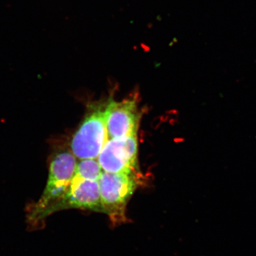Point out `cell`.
Returning a JSON list of instances; mask_svg holds the SVG:
<instances>
[{"label":"cell","instance_id":"obj_1","mask_svg":"<svg viewBox=\"0 0 256 256\" xmlns=\"http://www.w3.org/2000/svg\"><path fill=\"white\" fill-rule=\"evenodd\" d=\"M107 102L89 104L86 114L72 136L69 150L77 160L97 159L108 140L105 112Z\"/></svg>","mask_w":256,"mask_h":256},{"label":"cell","instance_id":"obj_2","mask_svg":"<svg viewBox=\"0 0 256 256\" xmlns=\"http://www.w3.org/2000/svg\"><path fill=\"white\" fill-rule=\"evenodd\" d=\"M78 160L68 149L60 150L52 156L48 180L40 200L28 206V222L33 224L38 215L65 193L75 175Z\"/></svg>","mask_w":256,"mask_h":256},{"label":"cell","instance_id":"obj_3","mask_svg":"<svg viewBox=\"0 0 256 256\" xmlns=\"http://www.w3.org/2000/svg\"><path fill=\"white\" fill-rule=\"evenodd\" d=\"M139 174H116L102 172L99 184L104 213L108 215L114 226L126 223L128 202L137 190Z\"/></svg>","mask_w":256,"mask_h":256},{"label":"cell","instance_id":"obj_4","mask_svg":"<svg viewBox=\"0 0 256 256\" xmlns=\"http://www.w3.org/2000/svg\"><path fill=\"white\" fill-rule=\"evenodd\" d=\"M68 208H80L104 213L99 180H85L74 175L65 193L42 210L33 224L40 223L54 212Z\"/></svg>","mask_w":256,"mask_h":256},{"label":"cell","instance_id":"obj_5","mask_svg":"<svg viewBox=\"0 0 256 256\" xmlns=\"http://www.w3.org/2000/svg\"><path fill=\"white\" fill-rule=\"evenodd\" d=\"M138 134L108 140L98 161L102 172L116 174H139Z\"/></svg>","mask_w":256,"mask_h":256},{"label":"cell","instance_id":"obj_6","mask_svg":"<svg viewBox=\"0 0 256 256\" xmlns=\"http://www.w3.org/2000/svg\"><path fill=\"white\" fill-rule=\"evenodd\" d=\"M141 116L137 102L133 99L109 100L105 112L108 140L138 134Z\"/></svg>","mask_w":256,"mask_h":256},{"label":"cell","instance_id":"obj_7","mask_svg":"<svg viewBox=\"0 0 256 256\" xmlns=\"http://www.w3.org/2000/svg\"><path fill=\"white\" fill-rule=\"evenodd\" d=\"M102 170L98 159L78 160L75 176L85 180H100Z\"/></svg>","mask_w":256,"mask_h":256}]
</instances>
